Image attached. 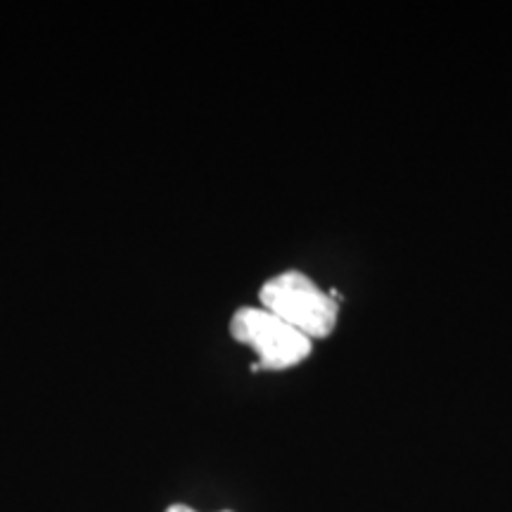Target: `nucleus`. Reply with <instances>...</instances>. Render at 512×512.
Listing matches in <instances>:
<instances>
[{
    "instance_id": "1",
    "label": "nucleus",
    "mask_w": 512,
    "mask_h": 512,
    "mask_svg": "<svg viewBox=\"0 0 512 512\" xmlns=\"http://www.w3.org/2000/svg\"><path fill=\"white\" fill-rule=\"evenodd\" d=\"M261 306L311 339L328 337L337 325L339 306L302 271H285L261 287Z\"/></svg>"
},
{
    "instance_id": "2",
    "label": "nucleus",
    "mask_w": 512,
    "mask_h": 512,
    "mask_svg": "<svg viewBox=\"0 0 512 512\" xmlns=\"http://www.w3.org/2000/svg\"><path fill=\"white\" fill-rule=\"evenodd\" d=\"M230 335L235 342L254 349L256 368L285 370L306 361L311 354V339L287 325L283 318L264 306H245L230 320Z\"/></svg>"
},
{
    "instance_id": "3",
    "label": "nucleus",
    "mask_w": 512,
    "mask_h": 512,
    "mask_svg": "<svg viewBox=\"0 0 512 512\" xmlns=\"http://www.w3.org/2000/svg\"><path fill=\"white\" fill-rule=\"evenodd\" d=\"M166 512H197V510L188 508V505H171V508L166 510Z\"/></svg>"
}]
</instances>
